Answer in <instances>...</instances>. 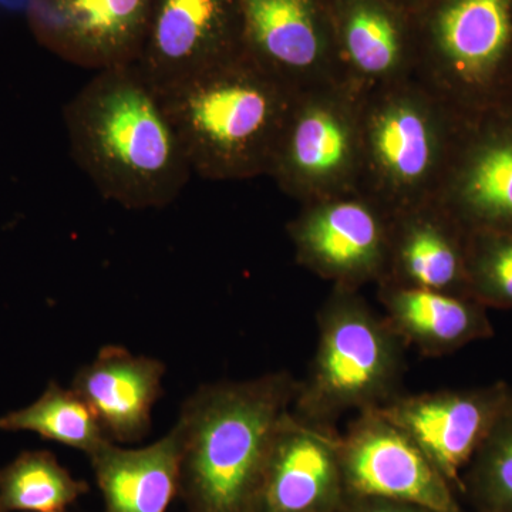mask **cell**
I'll return each mask as SVG.
<instances>
[{"mask_svg":"<svg viewBox=\"0 0 512 512\" xmlns=\"http://www.w3.org/2000/svg\"><path fill=\"white\" fill-rule=\"evenodd\" d=\"M180 458L175 427L147 447H101L89 460L104 512H167L178 495Z\"/></svg>","mask_w":512,"mask_h":512,"instance_id":"20","label":"cell"},{"mask_svg":"<svg viewBox=\"0 0 512 512\" xmlns=\"http://www.w3.org/2000/svg\"><path fill=\"white\" fill-rule=\"evenodd\" d=\"M87 493L50 451H23L0 468V512L64 511Z\"/></svg>","mask_w":512,"mask_h":512,"instance_id":"22","label":"cell"},{"mask_svg":"<svg viewBox=\"0 0 512 512\" xmlns=\"http://www.w3.org/2000/svg\"><path fill=\"white\" fill-rule=\"evenodd\" d=\"M339 434L289 410L272 441L258 512H338L348 498Z\"/></svg>","mask_w":512,"mask_h":512,"instance_id":"15","label":"cell"},{"mask_svg":"<svg viewBox=\"0 0 512 512\" xmlns=\"http://www.w3.org/2000/svg\"><path fill=\"white\" fill-rule=\"evenodd\" d=\"M394 5L400 6V8L407 10V12H413L414 9L419 8L424 0H390Z\"/></svg>","mask_w":512,"mask_h":512,"instance_id":"26","label":"cell"},{"mask_svg":"<svg viewBox=\"0 0 512 512\" xmlns=\"http://www.w3.org/2000/svg\"><path fill=\"white\" fill-rule=\"evenodd\" d=\"M356 194L390 218L436 201L466 120L413 76L357 92Z\"/></svg>","mask_w":512,"mask_h":512,"instance_id":"4","label":"cell"},{"mask_svg":"<svg viewBox=\"0 0 512 512\" xmlns=\"http://www.w3.org/2000/svg\"><path fill=\"white\" fill-rule=\"evenodd\" d=\"M242 53L239 0H154L134 66L160 94Z\"/></svg>","mask_w":512,"mask_h":512,"instance_id":"12","label":"cell"},{"mask_svg":"<svg viewBox=\"0 0 512 512\" xmlns=\"http://www.w3.org/2000/svg\"><path fill=\"white\" fill-rule=\"evenodd\" d=\"M158 96L192 173L237 181L268 175L298 93L242 53Z\"/></svg>","mask_w":512,"mask_h":512,"instance_id":"3","label":"cell"},{"mask_svg":"<svg viewBox=\"0 0 512 512\" xmlns=\"http://www.w3.org/2000/svg\"><path fill=\"white\" fill-rule=\"evenodd\" d=\"M0 430L30 431L87 457L113 443L89 404L72 387L66 389L57 382L47 384L35 403L0 417Z\"/></svg>","mask_w":512,"mask_h":512,"instance_id":"21","label":"cell"},{"mask_svg":"<svg viewBox=\"0 0 512 512\" xmlns=\"http://www.w3.org/2000/svg\"><path fill=\"white\" fill-rule=\"evenodd\" d=\"M340 66L353 89L412 76V15L390 0H329Z\"/></svg>","mask_w":512,"mask_h":512,"instance_id":"16","label":"cell"},{"mask_svg":"<svg viewBox=\"0 0 512 512\" xmlns=\"http://www.w3.org/2000/svg\"><path fill=\"white\" fill-rule=\"evenodd\" d=\"M298 380L286 372L200 387L175 424L187 512H258L272 441Z\"/></svg>","mask_w":512,"mask_h":512,"instance_id":"2","label":"cell"},{"mask_svg":"<svg viewBox=\"0 0 512 512\" xmlns=\"http://www.w3.org/2000/svg\"><path fill=\"white\" fill-rule=\"evenodd\" d=\"M154 0H28L30 30L60 59L103 70L133 66Z\"/></svg>","mask_w":512,"mask_h":512,"instance_id":"14","label":"cell"},{"mask_svg":"<svg viewBox=\"0 0 512 512\" xmlns=\"http://www.w3.org/2000/svg\"><path fill=\"white\" fill-rule=\"evenodd\" d=\"M468 295L487 309L512 311V232H466Z\"/></svg>","mask_w":512,"mask_h":512,"instance_id":"24","label":"cell"},{"mask_svg":"<svg viewBox=\"0 0 512 512\" xmlns=\"http://www.w3.org/2000/svg\"><path fill=\"white\" fill-rule=\"evenodd\" d=\"M239 2L244 53L266 73L298 94L346 83L329 0Z\"/></svg>","mask_w":512,"mask_h":512,"instance_id":"8","label":"cell"},{"mask_svg":"<svg viewBox=\"0 0 512 512\" xmlns=\"http://www.w3.org/2000/svg\"><path fill=\"white\" fill-rule=\"evenodd\" d=\"M296 261L333 288L359 291L386 276L390 217L360 194L305 204L288 224Z\"/></svg>","mask_w":512,"mask_h":512,"instance_id":"10","label":"cell"},{"mask_svg":"<svg viewBox=\"0 0 512 512\" xmlns=\"http://www.w3.org/2000/svg\"><path fill=\"white\" fill-rule=\"evenodd\" d=\"M466 232H512V103L466 120L433 202Z\"/></svg>","mask_w":512,"mask_h":512,"instance_id":"13","label":"cell"},{"mask_svg":"<svg viewBox=\"0 0 512 512\" xmlns=\"http://www.w3.org/2000/svg\"><path fill=\"white\" fill-rule=\"evenodd\" d=\"M338 512H430L417 505L380 498L348 497Z\"/></svg>","mask_w":512,"mask_h":512,"instance_id":"25","label":"cell"},{"mask_svg":"<svg viewBox=\"0 0 512 512\" xmlns=\"http://www.w3.org/2000/svg\"><path fill=\"white\" fill-rule=\"evenodd\" d=\"M377 286L384 318L404 346L420 355H451L494 336L488 309L476 299L413 286Z\"/></svg>","mask_w":512,"mask_h":512,"instance_id":"19","label":"cell"},{"mask_svg":"<svg viewBox=\"0 0 512 512\" xmlns=\"http://www.w3.org/2000/svg\"><path fill=\"white\" fill-rule=\"evenodd\" d=\"M164 375L161 360L110 345L80 367L72 389L89 404L113 443H138L150 433Z\"/></svg>","mask_w":512,"mask_h":512,"instance_id":"17","label":"cell"},{"mask_svg":"<svg viewBox=\"0 0 512 512\" xmlns=\"http://www.w3.org/2000/svg\"><path fill=\"white\" fill-rule=\"evenodd\" d=\"M359 168L357 90L342 83L299 93L268 175L309 204L356 194Z\"/></svg>","mask_w":512,"mask_h":512,"instance_id":"7","label":"cell"},{"mask_svg":"<svg viewBox=\"0 0 512 512\" xmlns=\"http://www.w3.org/2000/svg\"><path fill=\"white\" fill-rule=\"evenodd\" d=\"M463 490L480 512H512V404L467 467Z\"/></svg>","mask_w":512,"mask_h":512,"instance_id":"23","label":"cell"},{"mask_svg":"<svg viewBox=\"0 0 512 512\" xmlns=\"http://www.w3.org/2000/svg\"><path fill=\"white\" fill-rule=\"evenodd\" d=\"M52 512H67V511H66V510H64V511H52Z\"/></svg>","mask_w":512,"mask_h":512,"instance_id":"27","label":"cell"},{"mask_svg":"<svg viewBox=\"0 0 512 512\" xmlns=\"http://www.w3.org/2000/svg\"><path fill=\"white\" fill-rule=\"evenodd\" d=\"M466 241V231L436 204L394 215L390 218L389 264L380 284L413 286L470 298Z\"/></svg>","mask_w":512,"mask_h":512,"instance_id":"18","label":"cell"},{"mask_svg":"<svg viewBox=\"0 0 512 512\" xmlns=\"http://www.w3.org/2000/svg\"><path fill=\"white\" fill-rule=\"evenodd\" d=\"M338 454L348 497L399 501L430 512H463L443 474L377 409L356 414L339 434Z\"/></svg>","mask_w":512,"mask_h":512,"instance_id":"9","label":"cell"},{"mask_svg":"<svg viewBox=\"0 0 512 512\" xmlns=\"http://www.w3.org/2000/svg\"><path fill=\"white\" fill-rule=\"evenodd\" d=\"M413 76L464 120L512 103V0H424Z\"/></svg>","mask_w":512,"mask_h":512,"instance_id":"6","label":"cell"},{"mask_svg":"<svg viewBox=\"0 0 512 512\" xmlns=\"http://www.w3.org/2000/svg\"><path fill=\"white\" fill-rule=\"evenodd\" d=\"M316 320L315 355L292 404L299 419L336 430L345 414L379 409L403 393L406 346L359 291L333 288Z\"/></svg>","mask_w":512,"mask_h":512,"instance_id":"5","label":"cell"},{"mask_svg":"<svg viewBox=\"0 0 512 512\" xmlns=\"http://www.w3.org/2000/svg\"><path fill=\"white\" fill-rule=\"evenodd\" d=\"M512 404L503 380L417 394L400 393L379 407L421 448L453 488L463 490V471Z\"/></svg>","mask_w":512,"mask_h":512,"instance_id":"11","label":"cell"},{"mask_svg":"<svg viewBox=\"0 0 512 512\" xmlns=\"http://www.w3.org/2000/svg\"><path fill=\"white\" fill-rule=\"evenodd\" d=\"M70 153L106 200L127 210L173 204L192 170L156 90L136 66L97 72L64 107Z\"/></svg>","mask_w":512,"mask_h":512,"instance_id":"1","label":"cell"}]
</instances>
